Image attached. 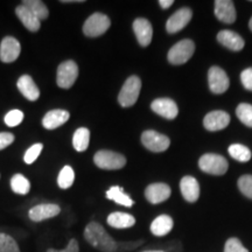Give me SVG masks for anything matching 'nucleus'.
I'll list each match as a JSON object with an SVG mask.
<instances>
[{"instance_id": "nucleus-1", "label": "nucleus", "mask_w": 252, "mask_h": 252, "mask_svg": "<svg viewBox=\"0 0 252 252\" xmlns=\"http://www.w3.org/2000/svg\"><path fill=\"white\" fill-rule=\"evenodd\" d=\"M84 238L97 250L102 252H117V242H115V239L99 223H89L84 230Z\"/></svg>"}, {"instance_id": "nucleus-2", "label": "nucleus", "mask_w": 252, "mask_h": 252, "mask_svg": "<svg viewBox=\"0 0 252 252\" xmlns=\"http://www.w3.org/2000/svg\"><path fill=\"white\" fill-rule=\"evenodd\" d=\"M198 167L204 173L213 175H223L228 171V161L224 157L220 154L207 153L203 154L198 160Z\"/></svg>"}, {"instance_id": "nucleus-3", "label": "nucleus", "mask_w": 252, "mask_h": 252, "mask_svg": "<svg viewBox=\"0 0 252 252\" xmlns=\"http://www.w3.org/2000/svg\"><path fill=\"white\" fill-rule=\"evenodd\" d=\"M141 89V81L138 76H130L118 94V102L123 108H130L138 100Z\"/></svg>"}, {"instance_id": "nucleus-4", "label": "nucleus", "mask_w": 252, "mask_h": 252, "mask_svg": "<svg viewBox=\"0 0 252 252\" xmlns=\"http://www.w3.org/2000/svg\"><path fill=\"white\" fill-rule=\"evenodd\" d=\"M94 161L99 168L116 171V169H121L126 165V158L121 153L102 150L94 154Z\"/></svg>"}, {"instance_id": "nucleus-5", "label": "nucleus", "mask_w": 252, "mask_h": 252, "mask_svg": "<svg viewBox=\"0 0 252 252\" xmlns=\"http://www.w3.org/2000/svg\"><path fill=\"white\" fill-rule=\"evenodd\" d=\"M111 21L108 15L103 13H94L87 19L83 25V33L86 36L97 37L103 35L110 28Z\"/></svg>"}, {"instance_id": "nucleus-6", "label": "nucleus", "mask_w": 252, "mask_h": 252, "mask_svg": "<svg viewBox=\"0 0 252 252\" xmlns=\"http://www.w3.org/2000/svg\"><path fill=\"white\" fill-rule=\"evenodd\" d=\"M195 52V45L191 40H181L171 48L167 55L169 63L179 65L184 64L191 58Z\"/></svg>"}, {"instance_id": "nucleus-7", "label": "nucleus", "mask_w": 252, "mask_h": 252, "mask_svg": "<svg viewBox=\"0 0 252 252\" xmlns=\"http://www.w3.org/2000/svg\"><path fill=\"white\" fill-rule=\"evenodd\" d=\"M78 77V67L74 61H64L59 65L56 83L62 89H69L74 86Z\"/></svg>"}, {"instance_id": "nucleus-8", "label": "nucleus", "mask_w": 252, "mask_h": 252, "mask_svg": "<svg viewBox=\"0 0 252 252\" xmlns=\"http://www.w3.org/2000/svg\"><path fill=\"white\" fill-rule=\"evenodd\" d=\"M141 143L151 152L160 153L165 152L168 149L169 145H171V140L165 134H161L153 130H149L145 131L141 134Z\"/></svg>"}, {"instance_id": "nucleus-9", "label": "nucleus", "mask_w": 252, "mask_h": 252, "mask_svg": "<svg viewBox=\"0 0 252 252\" xmlns=\"http://www.w3.org/2000/svg\"><path fill=\"white\" fill-rule=\"evenodd\" d=\"M208 83L214 94H223L229 89L230 81L226 72L220 67H212L208 72Z\"/></svg>"}, {"instance_id": "nucleus-10", "label": "nucleus", "mask_w": 252, "mask_h": 252, "mask_svg": "<svg viewBox=\"0 0 252 252\" xmlns=\"http://www.w3.org/2000/svg\"><path fill=\"white\" fill-rule=\"evenodd\" d=\"M191 17H193V12L190 8L182 7L176 11L171 18L167 20L166 23V30L168 33L174 34L184 30L190 21Z\"/></svg>"}, {"instance_id": "nucleus-11", "label": "nucleus", "mask_w": 252, "mask_h": 252, "mask_svg": "<svg viewBox=\"0 0 252 252\" xmlns=\"http://www.w3.org/2000/svg\"><path fill=\"white\" fill-rule=\"evenodd\" d=\"M20 52V42L13 36H6L0 45V60L5 63H12L19 58Z\"/></svg>"}, {"instance_id": "nucleus-12", "label": "nucleus", "mask_w": 252, "mask_h": 252, "mask_svg": "<svg viewBox=\"0 0 252 252\" xmlns=\"http://www.w3.org/2000/svg\"><path fill=\"white\" fill-rule=\"evenodd\" d=\"M230 123L229 113L220 110L209 112L203 119V125L208 131H220L225 128Z\"/></svg>"}, {"instance_id": "nucleus-13", "label": "nucleus", "mask_w": 252, "mask_h": 252, "mask_svg": "<svg viewBox=\"0 0 252 252\" xmlns=\"http://www.w3.org/2000/svg\"><path fill=\"white\" fill-rule=\"evenodd\" d=\"M60 212H61V208L58 204L54 203H43V204H37V206L33 207L28 213V216L34 222H41V220H45L52 217L58 216Z\"/></svg>"}, {"instance_id": "nucleus-14", "label": "nucleus", "mask_w": 252, "mask_h": 252, "mask_svg": "<svg viewBox=\"0 0 252 252\" xmlns=\"http://www.w3.org/2000/svg\"><path fill=\"white\" fill-rule=\"evenodd\" d=\"M151 109L157 115L166 119H174L179 113V108L176 103L171 98H158L151 104Z\"/></svg>"}, {"instance_id": "nucleus-15", "label": "nucleus", "mask_w": 252, "mask_h": 252, "mask_svg": "<svg viewBox=\"0 0 252 252\" xmlns=\"http://www.w3.org/2000/svg\"><path fill=\"white\" fill-rule=\"evenodd\" d=\"M133 31L141 47H147L150 45L153 37V28L149 20L144 18L135 19L133 23Z\"/></svg>"}, {"instance_id": "nucleus-16", "label": "nucleus", "mask_w": 252, "mask_h": 252, "mask_svg": "<svg viewBox=\"0 0 252 252\" xmlns=\"http://www.w3.org/2000/svg\"><path fill=\"white\" fill-rule=\"evenodd\" d=\"M171 187L166 184H161V182H158V184H152L145 190V196H146L147 201L152 204L162 203L163 201H166L167 198L171 196Z\"/></svg>"}, {"instance_id": "nucleus-17", "label": "nucleus", "mask_w": 252, "mask_h": 252, "mask_svg": "<svg viewBox=\"0 0 252 252\" xmlns=\"http://www.w3.org/2000/svg\"><path fill=\"white\" fill-rule=\"evenodd\" d=\"M217 41H219L220 45L232 50V52H239L245 46L243 37L232 31H220L217 34Z\"/></svg>"}, {"instance_id": "nucleus-18", "label": "nucleus", "mask_w": 252, "mask_h": 252, "mask_svg": "<svg viewBox=\"0 0 252 252\" xmlns=\"http://www.w3.org/2000/svg\"><path fill=\"white\" fill-rule=\"evenodd\" d=\"M215 15L220 21L224 24L235 23V4L230 0H217V1H215Z\"/></svg>"}, {"instance_id": "nucleus-19", "label": "nucleus", "mask_w": 252, "mask_h": 252, "mask_svg": "<svg viewBox=\"0 0 252 252\" xmlns=\"http://www.w3.org/2000/svg\"><path fill=\"white\" fill-rule=\"evenodd\" d=\"M182 196L187 202H196L200 196V186L193 176H185L180 182Z\"/></svg>"}, {"instance_id": "nucleus-20", "label": "nucleus", "mask_w": 252, "mask_h": 252, "mask_svg": "<svg viewBox=\"0 0 252 252\" xmlns=\"http://www.w3.org/2000/svg\"><path fill=\"white\" fill-rule=\"evenodd\" d=\"M69 117H70V115L65 110H52V111L47 112L45 117H43L42 125L47 130H55V128L62 126L64 123H67Z\"/></svg>"}, {"instance_id": "nucleus-21", "label": "nucleus", "mask_w": 252, "mask_h": 252, "mask_svg": "<svg viewBox=\"0 0 252 252\" xmlns=\"http://www.w3.org/2000/svg\"><path fill=\"white\" fill-rule=\"evenodd\" d=\"M17 87L25 98L31 100V102L37 100V98L40 97L39 88L36 87V84L34 83L33 78L30 75H24V76L19 78L17 82Z\"/></svg>"}, {"instance_id": "nucleus-22", "label": "nucleus", "mask_w": 252, "mask_h": 252, "mask_svg": "<svg viewBox=\"0 0 252 252\" xmlns=\"http://www.w3.org/2000/svg\"><path fill=\"white\" fill-rule=\"evenodd\" d=\"M15 13H17V17L20 19V21L24 24V26L26 27L28 31L35 33V32L40 30L41 23L39 18H37L35 14L32 13L26 6H24L23 4L19 5L18 7L15 8Z\"/></svg>"}, {"instance_id": "nucleus-23", "label": "nucleus", "mask_w": 252, "mask_h": 252, "mask_svg": "<svg viewBox=\"0 0 252 252\" xmlns=\"http://www.w3.org/2000/svg\"><path fill=\"white\" fill-rule=\"evenodd\" d=\"M173 225V220L171 216L168 215H160L158 216L156 220H153L152 224H151V231L154 236L158 237H162V236L168 235L172 231Z\"/></svg>"}, {"instance_id": "nucleus-24", "label": "nucleus", "mask_w": 252, "mask_h": 252, "mask_svg": "<svg viewBox=\"0 0 252 252\" xmlns=\"http://www.w3.org/2000/svg\"><path fill=\"white\" fill-rule=\"evenodd\" d=\"M135 219L130 214L112 213L108 217V224L115 229H126L133 226Z\"/></svg>"}, {"instance_id": "nucleus-25", "label": "nucleus", "mask_w": 252, "mask_h": 252, "mask_svg": "<svg viewBox=\"0 0 252 252\" xmlns=\"http://www.w3.org/2000/svg\"><path fill=\"white\" fill-rule=\"evenodd\" d=\"M90 143V131L87 127H80L72 135V146L77 152H84Z\"/></svg>"}, {"instance_id": "nucleus-26", "label": "nucleus", "mask_w": 252, "mask_h": 252, "mask_svg": "<svg viewBox=\"0 0 252 252\" xmlns=\"http://www.w3.org/2000/svg\"><path fill=\"white\" fill-rule=\"evenodd\" d=\"M106 197H108L109 200L115 201L116 203L124 207H132L134 204L132 198L128 196V195H126L124 193V189L119 187V186H113V187L110 188L109 190L106 191Z\"/></svg>"}, {"instance_id": "nucleus-27", "label": "nucleus", "mask_w": 252, "mask_h": 252, "mask_svg": "<svg viewBox=\"0 0 252 252\" xmlns=\"http://www.w3.org/2000/svg\"><path fill=\"white\" fill-rule=\"evenodd\" d=\"M23 5L30 9L33 14H35L39 20H46L49 15V11L45 5V2L41 0H24Z\"/></svg>"}, {"instance_id": "nucleus-28", "label": "nucleus", "mask_w": 252, "mask_h": 252, "mask_svg": "<svg viewBox=\"0 0 252 252\" xmlns=\"http://www.w3.org/2000/svg\"><path fill=\"white\" fill-rule=\"evenodd\" d=\"M229 154L239 162H248L251 159V151L241 144H232L229 147Z\"/></svg>"}, {"instance_id": "nucleus-29", "label": "nucleus", "mask_w": 252, "mask_h": 252, "mask_svg": "<svg viewBox=\"0 0 252 252\" xmlns=\"http://www.w3.org/2000/svg\"><path fill=\"white\" fill-rule=\"evenodd\" d=\"M11 188L15 194L26 195L30 193L31 184L23 174H15L11 179Z\"/></svg>"}, {"instance_id": "nucleus-30", "label": "nucleus", "mask_w": 252, "mask_h": 252, "mask_svg": "<svg viewBox=\"0 0 252 252\" xmlns=\"http://www.w3.org/2000/svg\"><path fill=\"white\" fill-rule=\"evenodd\" d=\"M75 181V172L70 166H64L60 172L58 178V185L60 188L68 189L70 188Z\"/></svg>"}, {"instance_id": "nucleus-31", "label": "nucleus", "mask_w": 252, "mask_h": 252, "mask_svg": "<svg viewBox=\"0 0 252 252\" xmlns=\"http://www.w3.org/2000/svg\"><path fill=\"white\" fill-rule=\"evenodd\" d=\"M236 115L244 125L252 127V105L247 103L239 104L236 109Z\"/></svg>"}, {"instance_id": "nucleus-32", "label": "nucleus", "mask_w": 252, "mask_h": 252, "mask_svg": "<svg viewBox=\"0 0 252 252\" xmlns=\"http://www.w3.org/2000/svg\"><path fill=\"white\" fill-rule=\"evenodd\" d=\"M0 252H20V249L13 237L0 232Z\"/></svg>"}, {"instance_id": "nucleus-33", "label": "nucleus", "mask_w": 252, "mask_h": 252, "mask_svg": "<svg viewBox=\"0 0 252 252\" xmlns=\"http://www.w3.org/2000/svg\"><path fill=\"white\" fill-rule=\"evenodd\" d=\"M238 188L242 194L252 200V175H243L238 179Z\"/></svg>"}, {"instance_id": "nucleus-34", "label": "nucleus", "mask_w": 252, "mask_h": 252, "mask_svg": "<svg viewBox=\"0 0 252 252\" xmlns=\"http://www.w3.org/2000/svg\"><path fill=\"white\" fill-rule=\"evenodd\" d=\"M43 150V145L42 144H34L33 146H31L30 149L27 150V152L25 153V162L27 163V165H32L35 160L39 158V156L42 152Z\"/></svg>"}, {"instance_id": "nucleus-35", "label": "nucleus", "mask_w": 252, "mask_h": 252, "mask_svg": "<svg viewBox=\"0 0 252 252\" xmlns=\"http://www.w3.org/2000/svg\"><path fill=\"white\" fill-rule=\"evenodd\" d=\"M24 121V113L20 110H12L5 116V123L9 127H14Z\"/></svg>"}, {"instance_id": "nucleus-36", "label": "nucleus", "mask_w": 252, "mask_h": 252, "mask_svg": "<svg viewBox=\"0 0 252 252\" xmlns=\"http://www.w3.org/2000/svg\"><path fill=\"white\" fill-rule=\"evenodd\" d=\"M224 252H249L248 249L243 247V244L241 243L238 238H229L226 241L225 247H224Z\"/></svg>"}, {"instance_id": "nucleus-37", "label": "nucleus", "mask_w": 252, "mask_h": 252, "mask_svg": "<svg viewBox=\"0 0 252 252\" xmlns=\"http://www.w3.org/2000/svg\"><path fill=\"white\" fill-rule=\"evenodd\" d=\"M144 243V241H135V242H122L117 243V252H128L137 249L139 245Z\"/></svg>"}, {"instance_id": "nucleus-38", "label": "nucleus", "mask_w": 252, "mask_h": 252, "mask_svg": "<svg viewBox=\"0 0 252 252\" xmlns=\"http://www.w3.org/2000/svg\"><path fill=\"white\" fill-rule=\"evenodd\" d=\"M241 81L245 89L252 91V68H248L242 71Z\"/></svg>"}, {"instance_id": "nucleus-39", "label": "nucleus", "mask_w": 252, "mask_h": 252, "mask_svg": "<svg viewBox=\"0 0 252 252\" xmlns=\"http://www.w3.org/2000/svg\"><path fill=\"white\" fill-rule=\"evenodd\" d=\"M13 141H14V135L12 133H6V132L0 133V151L6 149V147L9 146Z\"/></svg>"}, {"instance_id": "nucleus-40", "label": "nucleus", "mask_w": 252, "mask_h": 252, "mask_svg": "<svg viewBox=\"0 0 252 252\" xmlns=\"http://www.w3.org/2000/svg\"><path fill=\"white\" fill-rule=\"evenodd\" d=\"M80 251V247H78V243L76 239H70L69 241V244L68 247L65 249H63V250H55V249H49L47 252H78Z\"/></svg>"}, {"instance_id": "nucleus-41", "label": "nucleus", "mask_w": 252, "mask_h": 252, "mask_svg": "<svg viewBox=\"0 0 252 252\" xmlns=\"http://www.w3.org/2000/svg\"><path fill=\"white\" fill-rule=\"evenodd\" d=\"M173 4H174V1H173V0H160L159 1V5L161 6V8H163V9L169 8Z\"/></svg>"}, {"instance_id": "nucleus-42", "label": "nucleus", "mask_w": 252, "mask_h": 252, "mask_svg": "<svg viewBox=\"0 0 252 252\" xmlns=\"http://www.w3.org/2000/svg\"><path fill=\"white\" fill-rule=\"evenodd\" d=\"M143 252H165V251H161V250H149V251H143Z\"/></svg>"}, {"instance_id": "nucleus-43", "label": "nucleus", "mask_w": 252, "mask_h": 252, "mask_svg": "<svg viewBox=\"0 0 252 252\" xmlns=\"http://www.w3.org/2000/svg\"><path fill=\"white\" fill-rule=\"evenodd\" d=\"M249 27H250V30L252 31V18L250 19V23H249Z\"/></svg>"}]
</instances>
